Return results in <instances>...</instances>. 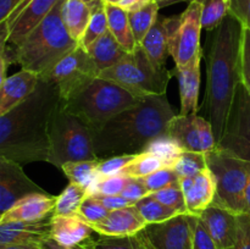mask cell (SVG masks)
Listing matches in <instances>:
<instances>
[{
	"mask_svg": "<svg viewBox=\"0 0 250 249\" xmlns=\"http://www.w3.org/2000/svg\"><path fill=\"white\" fill-rule=\"evenodd\" d=\"M243 24L231 14L209 32L207 60V90L203 102L207 119L219 143L224 136L231 103L242 82Z\"/></svg>",
	"mask_w": 250,
	"mask_h": 249,
	"instance_id": "obj_1",
	"label": "cell"
},
{
	"mask_svg": "<svg viewBox=\"0 0 250 249\" xmlns=\"http://www.w3.org/2000/svg\"><path fill=\"white\" fill-rule=\"evenodd\" d=\"M60 102L56 85L41 78L28 99L0 116V156L21 165L48 160L49 124Z\"/></svg>",
	"mask_w": 250,
	"mask_h": 249,
	"instance_id": "obj_2",
	"label": "cell"
},
{
	"mask_svg": "<svg viewBox=\"0 0 250 249\" xmlns=\"http://www.w3.org/2000/svg\"><path fill=\"white\" fill-rule=\"evenodd\" d=\"M173 116L166 94L144 98L92 132L95 155L106 159L143 153L149 142L167 133Z\"/></svg>",
	"mask_w": 250,
	"mask_h": 249,
	"instance_id": "obj_3",
	"label": "cell"
},
{
	"mask_svg": "<svg viewBox=\"0 0 250 249\" xmlns=\"http://www.w3.org/2000/svg\"><path fill=\"white\" fill-rule=\"evenodd\" d=\"M62 2L63 0H60L23 41L1 49L10 65L19 63L23 70L36 72L43 78L63 56L80 45L68 34L62 22Z\"/></svg>",
	"mask_w": 250,
	"mask_h": 249,
	"instance_id": "obj_4",
	"label": "cell"
},
{
	"mask_svg": "<svg viewBox=\"0 0 250 249\" xmlns=\"http://www.w3.org/2000/svg\"><path fill=\"white\" fill-rule=\"evenodd\" d=\"M141 100L121 85L97 77L70 99L62 100V106L94 132L120 112L136 106Z\"/></svg>",
	"mask_w": 250,
	"mask_h": 249,
	"instance_id": "obj_5",
	"label": "cell"
},
{
	"mask_svg": "<svg viewBox=\"0 0 250 249\" xmlns=\"http://www.w3.org/2000/svg\"><path fill=\"white\" fill-rule=\"evenodd\" d=\"M92 129L80 117L63 109L62 99L49 124V156L46 163L60 167L71 161L95 160Z\"/></svg>",
	"mask_w": 250,
	"mask_h": 249,
	"instance_id": "obj_6",
	"label": "cell"
},
{
	"mask_svg": "<svg viewBox=\"0 0 250 249\" xmlns=\"http://www.w3.org/2000/svg\"><path fill=\"white\" fill-rule=\"evenodd\" d=\"M173 73L175 68L170 71L165 66L155 65L138 45L119 63L102 71L99 77L121 85L138 99H144L165 95Z\"/></svg>",
	"mask_w": 250,
	"mask_h": 249,
	"instance_id": "obj_7",
	"label": "cell"
},
{
	"mask_svg": "<svg viewBox=\"0 0 250 249\" xmlns=\"http://www.w3.org/2000/svg\"><path fill=\"white\" fill-rule=\"evenodd\" d=\"M208 167L216 181L215 205L244 214V192L250 178V163L215 149L207 153Z\"/></svg>",
	"mask_w": 250,
	"mask_h": 249,
	"instance_id": "obj_8",
	"label": "cell"
},
{
	"mask_svg": "<svg viewBox=\"0 0 250 249\" xmlns=\"http://www.w3.org/2000/svg\"><path fill=\"white\" fill-rule=\"evenodd\" d=\"M202 29V0L189 2L182 14L172 16L170 56H172L176 68L187 67L195 59L204 55L200 45Z\"/></svg>",
	"mask_w": 250,
	"mask_h": 249,
	"instance_id": "obj_9",
	"label": "cell"
},
{
	"mask_svg": "<svg viewBox=\"0 0 250 249\" xmlns=\"http://www.w3.org/2000/svg\"><path fill=\"white\" fill-rule=\"evenodd\" d=\"M99 75L100 70L88 51L80 44L71 53L63 56L42 80L55 84L61 99L67 100L94 78L99 77Z\"/></svg>",
	"mask_w": 250,
	"mask_h": 249,
	"instance_id": "obj_10",
	"label": "cell"
},
{
	"mask_svg": "<svg viewBox=\"0 0 250 249\" xmlns=\"http://www.w3.org/2000/svg\"><path fill=\"white\" fill-rule=\"evenodd\" d=\"M139 233L149 249H193L190 214H180L166 221L148 224Z\"/></svg>",
	"mask_w": 250,
	"mask_h": 249,
	"instance_id": "obj_11",
	"label": "cell"
},
{
	"mask_svg": "<svg viewBox=\"0 0 250 249\" xmlns=\"http://www.w3.org/2000/svg\"><path fill=\"white\" fill-rule=\"evenodd\" d=\"M45 190L24 173L21 164L0 156V212L4 214L17 202Z\"/></svg>",
	"mask_w": 250,
	"mask_h": 249,
	"instance_id": "obj_12",
	"label": "cell"
},
{
	"mask_svg": "<svg viewBox=\"0 0 250 249\" xmlns=\"http://www.w3.org/2000/svg\"><path fill=\"white\" fill-rule=\"evenodd\" d=\"M60 0H29L20 7L5 21L0 22V27L9 31V45H16L23 41L56 6Z\"/></svg>",
	"mask_w": 250,
	"mask_h": 249,
	"instance_id": "obj_13",
	"label": "cell"
},
{
	"mask_svg": "<svg viewBox=\"0 0 250 249\" xmlns=\"http://www.w3.org/2000/svg\"><path fill=\"white\" fill-rule=\"evenodd\" d=\"M250 138V92L242 82L238 83L231 103L226 127L217 148H224L236 141Z\"/></svg>",
	"mask_w": 250,
	"mask_h": 249,
	"instance_id": "obj_14",
	"label": "cell"
},
{
	"mask_svg": "<svg viewBox=\"0 0 250 249\" xmlns=\"http://www.w3.org/2000/svg\"><path fill=\"white\" fill-rule=\"evenodd\" d=\"M199 217L219 249H233L238 233V215L212 204Z\"/></svg>",
	"mask_w": 250,
	"mask_h": 249,
	"instance_id": "obj_15",
	"label": "cell"
},
{
	"mask_svg": "<svg viewBox=\"0 0 250 249\" xmlns=\"http://www.w3.org/2000/svg\"><path fill=\"white\" fill-rule=\"evenodd\" d=\"M41 82V76L32 71L23 70L7 76L0 83V116L5 115L28 99Z\"/></svg>",
	"mask_w": 250,
	"mask_h": 249,
	"instance_id": "obj_16",
	"label": "cell"
},
{
	"mask_svg": "<svg viewBox=\"0 0 250 249\" xmlns=\"http://www.w3.org/2000/svg\"><path fill=\"white\" fill-rule=\"evenodd\" d=\"M51 216L38 221H11L0 224V247L10 244H41L51 236Z\"/></svg>",
	"mask_w": 250,
	"mask_h": 249,
	"instance_id": "obj_17",
	"label": "cell"
},
{
	"mask_svg": "<svg viewBox=\"0 0 250 249\" xmlns=\"http://www.w3.org/2000/svg\"><path fill=\"white\" fill-rule=\"evenodd\" d=\"M97 234L102 236H133L146 226V220L134 205L112 210L102 221L90 225Z\"/></svg>",
	"mask_w": 250,
	"mask_h": 249,
	"instance_id": "obj_18",
	"label": "cell"
},
{
	"mask_svg": "<svg viewBox=\"0 0 250 249\" xmlns=\"http://www.w3.org/2000/svg\"><path fill=\"white\" fill-rule=\"evenodd\" d=\"M56 197L48 193H36L17 202L11 209L1 214L0 224L11 221H38L53 215Z\"/></svg>",
	"mask_w": 250,
	"mask_h": 249,
	"instance_id": "obj_19",
	"label": "cell"
},
{
	"mask_svg": "<svg viewBox=\"0 0 250 249\" xmlns=\"http://www.w3.org/2000/svg\"><path fill=\"white\" fill-rule=\"evenodd\" d=\"M95 233L89 224L81 219L78 215L75 216H51V236L59 246L76 247L84 243L87 239Z\"/></svg>",
	"mask_w": 250,
	"mask_h": 249,
	"instance_id": "obj_20",
	"label": "cell"
},
{
	"mask_svg": "<svg viewBox=\"0 0 250 249\" xmlns=\"http://www.w3.org/2000/svg\"><path fill=\"white\" fill-rule=\"evenodd\" d=\"M183 193L188 214L199 216L205 209L211 207L216 198V181L211 170L208 167L193 177L190 186Z\"/></svg>",
	"mask_w": 250,
	"mask_h": 249,
	"instance_id": "obj_21",
	"label": "cell"
},
{
	"mask_svg": "<svg viewBox=\"0 0 250 249\" xmlns=\"http://www.w3.org/2000/svg\"><path fill=\"white\" fill-rule=\"evenodd\" d=\"M203 56L195 59L187 67H175V72L178 78L180 84V99L181 110L180 115H198L199 111V98L200 89V61Z\"/></svg>",
	"mask_w": 250,
	"mask_h": 249,
	"instance_id": "obj_22",
	"label": "cell"
},
{
	"mask_svg": "<svg viewBox=\"0 0 250 249\" xmlns=\"http://www.w3.org/2000/svg\"><path fill=\"white\" fill-rule=\"evenodd\" d=\"M171 28H172V16L165 17L159 15L154 26L139 44L149 59L158 66L165 65L166 60L170 56Z\"/></svg>",
	"mask_w": 250,
	"mask_h": 249,
	"instance_id": "obj_23",
	"label": "cell"
},
{
	"mask_svg": "<svg viewBox=\"0 0 250 249\" xmlns=\"http://www.w3.org/2000/svg\"><path fill=\"white\" fill-rule=\"evenodd\" d=\"M94 9L87 0H63L61 6L62 22L68 34L78 43L87 31Z\"/></svg>",
	"mask_w": 250,
	"mask_h": 249,
	"instance_id": "obj_24",
	"label": "cell"
},
{
	"mask_svg": "<svg viewBox=\"0 0 250 249\" xmlns=\"http://www.w3.org/2000/svg\"><path fill=\"white\" fill-rule=\"evenodd\" d=\"M167 134L177 141L185 151L204 153L197 126V115H175L168 124Z\"/></svg>",
	"mask_w": 250,
	"mask_h": 249,
	"instance_id": "obj_25",
	"label": "cell"
},
{
	"mask_svg": "<svg viewBox=\"0 0 250 249\" xmlns=\"http://www.w3.org/2000/svg\"><path fill=\"white\" fill-rule=\"evenodd\" d=\"M85 50L88 51L100 72L119 63L129 54L126 49L120 45L110 31H107Z\"/></svg>",
	"mask_w": 250,
	"mask_h": 249,
	"instance_id": "obj_26",
	"label": "cell"
},
{
	"mask_svg": "<svg viewBox=\"0 0 250 249\" xmlns=\"http://www.w3.org/2000/svg\"><path fill=\"white\" fill-rule=\"evenodd\" d=\"M105 11L109 23V31L115 37L120 45L128 53H133L138 46L129 23L128 12L116 5L105 4Z\"/></svg>",
	"mask_w": 250,
	"mask_h": 249,
	"instance_id": "obj_27",
	"label": "cell"
},
{
	"mask_svg": "<svg viewBox=\"0 0 250 249\" xmlns=\"http://www.w3.org/2000/svg\"><path fill=\"white\" fill-rule=\"evenodd\" d=\"M100 159L95 160H83V161H71L61 166V170L65 173L71 183L81 186L85 190L89 189L99 178L98 175V165Z\"/></svg>",
	"mask_w": 250,
	"mask_h": 249,
	"instance_id": "obj_28",
	"label": "cell"
},
{
	"mask_svg": "<svg viewBox=\"0 0 250 249\" xmlns=\"http://www.w3.org/2000/svg\"><path fill=\"white\" fill-rule=\"evenodd\" d=\"M159 10H160V6L158 5V2L150 0L148 4L142 6L141 9L128 12L132 32H133L134 39H136L138 45L142 43L144 37L146 36V33L150 31V28L158 20Z\"/></svg>",
	"mask_w": 250,
	"mask_h": 249,
	"instance_id": "obj_29",
	"label": "cell"
},
{
	"mask_svg": "<svg viewBox=\"0 0 250 249\" xmlns=\"http://www.w3.org/2000/svg\"><path fill=\"white\" fill-rule=\"evenodd\" d=\"M81 246L85 249H149L141 233L124 237L98 234L97 238L90 237Z\"/></svg>",
	"mask_w": 250,
	"mask_h": 249,
	"instance_id": "obj_30",
	"label": "cell"
},
{
	"mask_svg": "<svg viewBox=\"0 0 250 249\" xmlns=\"http://www.w3.org/2000/svg\"><path fill=\"white\" fill-rule=\"evenodd\" d=\"M87 190L76 183H71L56 197L53 215L55 216H75L87 198Z\"/></svg>",
	"mask_w": 250,
	"mask_h": 249,
	"instance_id": "obj_31",
	"label": "cell"
},
{
	"mask_svg": "<svg viewBox=\"0 0 250 249\" xmlns=\"http://www.w3.org/2000/svg\"><path fill=\"white\" fill-rule=\"evenodd\" d=\"M144 151L160 159L166 167L172 168L176 160L180 158L181 154L185 150L181 148L177 141H175L172 137L166 133L149 142Z\"/></svg>",
	"mask_w": 250,
	"mask_h": 249,
	"instance_id": "obj_32",
	"label": "cell"
},
{
	"mask_svg": "<svg viewBox=\"0 0 250 249\" xmlns=\"http://www.w3.org/2000/svg\"><path fill=\"white\" fill-rule=\"evenodd\" d=\"M134 207L138 209L139 214L146 220V225L166 221L168 219H172L176 215H180V212L166 207L159 200L154 199L151 195H146L143 199L138 200Z\"/></svg>",
	"mask_w": 250,
	"mask_h": 249,
	"instance_id": "obj_33",
	"label": "cell"
},
{
	"mask_svg": "<svg viewBox=\"0 0 250 249\" xmlns=\"http://www.w3.org/2000/svg\"><path fill=\"white\" fill-rule=\"evenodd\" d=\"M173 171L180 178L195 177L208 168L207 154L197 151H183L173 165Z\"/></svg>",
	"mask_w": 250,
	"mask_h": 249,
	"instance_id": "obj_34",
	"label": "cell"
},
{
	"mask_svg": "<svg viewBox=\"0 0 250 249\" xmlns=\"http://www.w3.org/2000/svg\"><path fill=\"white\" fill-rule=\"evenodd\" d=\"M164 167H166V166L164 165L160 159L143 151V153L137 154L136 158L122 170L121 173L128 176V177L142 178L151 175V173L156 172V171Z\"/></svg>",
	"mask_w": 250,
	"mask_h": 249,
	"instance_id": "obj_35",
	"label": "cell"
},
{
	"mask_svg": "<svg viewBox=\"0 0 250 249\" xmlns=\"http://www.w3.org/2000/svg\"><path fill=\"white\" fill-rule=\"evenodd\" d=\"M229 6L226 0H202L203 29L214 31L229 14Z\"/></svg>",
	"mask_w": 250,
	"mask_h": 249,
	"instance_id": "obj_36",
	"label": "cell"
},
{
	"mask_svg": "<svg viewBox=\"0 0 250 249\" xmlns=\"http://www.w3.org/2000/svg\"><path fill=\"white\" fill-rule=\"evenodd\" d=\"M107 31H109V23H107V16L106 11H105V2H103L102 5L95 7L94 11H93L87 31H85L80 44L83 48L87 49L100 37L104 36Z\"/></svg>",
	"mask_w": 250,
	"mask_h": 249,
	"instance_id": "obj_37",
	"label": "cell"
},
{
	"mask_svg": "<svg viewBox=\"0 0 250 249\" xmlns=\"http://www.w3.org/2000/svg\"><path fill=\"white\" fill-rule=\"evenodd\" d=\"M149 195H151L154 199L163 203L166 207L178 211L180 214H188L187 205H186L185 193H183L182 188H181L180 181L167 186V187L163 188V189L158 190V192L151 193V194Z\"/></svg>",
	"mask_w": 250,
	"mask_h": 249,
	"instance_id": "obj_38",
	"label": "cell"
},
{
	"mask_svg": "<svg viewBox=\"0 0 250 249\" xmlns=\"http://www.w3.org/2000/svg\"><path fill=\"white\" fill-rule=\"evenodd\" d=\"M128 176L120 175L111 177L98 178L92 187L87 190L88 195H121L122 190L126 187Z\"/></svg>",
	"mask_w": 250,
	"mask_h": 249,
	"instance_id": "obj_39",
	"label": "cell"
},
{
	"mask_svg": "<svg viewBox=\"0 0 250 249\" xmlns=\"http://www.w3.org/2000/svg\"><path fill=\"white\" fill-rule=\"evenodd\" d=\"M142 181L146 185L148 192L151 194V193L158 192V190L163 189V188L167 187V186L172 185V183L178 182L180 177L173 171V168L164 167L158 170L156 172L151 173V175L142 177Z\"/></svg>",
	"mask_w": 250,
	"mask_h": 249,
	"instance_id": "obj_40",
	"label": "cell"
},
{
	"mask_svg": "<svg viewBox=\"0 0 250 249\" xmlns=\"http://www.w3.org/2000/svg\"><path fill=\"white\" fill-rule=\"evenodd\" d=\"M110 210H107L99 200L93 195H87L84 202L82 203L78 211V216L84 220L87 224L92 225L95 222L102 221L103 219L109 215Z\"/></svg>",
	"mask_w": 250,
	"mask_h": 249,
	"instance_id": "obj_41",
	"label": "cell"
},
{
	"mask_svg": "<svg viewBox=\"0 0 250 249\" xmlns=\"http://www.w3.org/2000/svg\"><path fill=\"white\" fill-rule=\"evenodd\" d=\"M136 155L137 154H128V155H117L111 156V158L100 159L99 165H98L99 178L120 175L122 170L136 158Z\"/></svg>",
	"mask_w": 250,
	"mask_h": 249,
	"instance_id": "obj_42",
	"label": "cell"
},
{
	"mask_svg": "<svg viewBox=\"0 0 250 249\" xmlns=\"http://www.w3.org/2000/svg\"><path fill=\"white\" fill-rule=\"evenodd\" d=\"M193 232V249H219L207 226L197 215H190Z\"/></svg>",
	"mask_w": 250,
	"mask_h": 249,
	"instance_id": "obj_43",
	"label": "cell"
},
{
	"mask_svg": "<svg viewBox=\"0 0 250 249\" xmlns=\"http://www.w3.org/2000/svg\"><path fill=\"white\" fill-rule=\"evenodd\" d=\"M150 193L146 189V185L143 183L142 178H136V177H128V181L126 183V187L122 190L121 195L126 199H128L129 202H132L133 204H136L138 200L143 199L146 195H149Z\"/></svg>",
	"mask_w": 250,
	"mask_h": 249,
	"instance_id": "obj_44",
	"label": "cell"
},
{
	"mask_svg": "<svg viewBox=\"0 0 250 249\" xmlns=\"http://www.w3.org/2000/svg\"><path fill=\"white\" fill-rule=\"evenodd\" d=\"M242 83L250 92V31L243 29L242 43Z\"/></svg>",
	"mask_w": 250,
	"mask_h": 249,
	"instance_id": "obj_45",
	"label": "cell"
},
{
	"mask_svg": "<svg viewBox=\"0 0 250 249\" xmlns=\"http://www.w3.org/2000/svg\"><path fill=\"white\" fill-rule=\"evenodd\" d=\"M229 11L243 24L244 28L250 31V0H232Z\"/></svg>",
	"mask_w": 250,
	"mask_h": 249,
	"instance_id": "obj_46",
	"label": "cell"
},
{
	"mask_svg": "<svg viewBox=\"0 0 250 249\" xmlns=\"http://www.w3.org/2000/svg\"><path fill=\"white\" fill-rule=\"evenodd\" d=\"M233 249H250V215H238V233Z\"/></svg>",
	"mask_w": 250,
	"mask_h": 249,
	"instance_id": "obj_47",
	"label": "cell"
},
{
	"mask_svg": "<svg viewBox=\"0 0 250 249\" xmlns=\"http://www.w3.org/2000/svg\"><path fill=\"white\" fill-rule=\"evenodd\" d=\"M220 150L226 151L229 155L238 158L241 160L248 161L250 163V138L249 139H242V141L232 142V143L227 144L224 148H217Z\"/></svg>",
	"mask_w": 250,
	"mask_h": 249,
	"instance_id": "obj_48",
	"label": "cell"
},
{
	"mask_svg": "<svg viewBox=\"0 0 250 249\" xmlns=\"http://www.w3.org/2000/svg\"><path fill=\"white\" fill-rule=\"evenodd\" d=\"M93 197L97 198V199L99 200L107 210H110V211L134 205L133 203L129 202L128 199L124 198L122 195H93Z\"/></svg>",
	"mask_w": 250,
	"mask_h": 249,
	"instance_id": "obj_49",
	"label": "cell"
},
{
	"mask_svg": "<svg viewBox=\"0 0 250 249\" xmlns=\"http://www.w3.org/2000/svg\"><path fill=\"white\" fill-rule=\"evenodd\" d=\"M28 1L29 0H0V22L5 21Z\"/></svg>",
	"mask_w": 250,
	"mask_h": 249,
	"instance_id": "obj_50",
	"label": "cell"
},
{
	"mask_svg": "<svg viewBox=\"0 0 250 249\" xmlns=\"http://www.w3.org/2000/svg\"><path fill=\"white\" fill-rule=\"evenodd\" d=\"M105 4L110 5H116L120 6L121 9L126 10L127 12L136 11V10L141 9L142 6H144L146 4H148L150 0H103Z\"/></svg>",
	"mask_w": 250,
	"mask_h": 249,
	"instance_id": "obj_51",
	"label": "cell"
},
{
	"mask_svg": "<svg viewBox=\"0 0 250 249\" xmlns=\"http://www.w3.org/2000/svg\"><path fill=\"white\" fill-rule=\"evenodd\" d=\"M41 248L42 249H85L83 246L68 247V248H67V247H61V246H59V244L51 238H48V239H45L44 242H42Z\"/></svg>",
	"mask_w": 250,
	"mask_h": 249,
	"instance_id": "obj_52",
	"label": "cell"
},
{
	"mask_svg": "<svg viewBox=\"0 0 250 249\" xmlns=\"http://www.w3.org/2000/svg\"><path fill=\"white\" fill-rule=\"evenodd\" d=\"M0 249H41V244H36V243L10 244V246L0 247Z\"/></svg>",
	"mask_w": 250,
	"mask_h": 249,
	"instance_id": "obj_53",
	"label": "cell"
},
{
	"mask_svg": "<svg viewBox=\"0 0 250 249\" xmlns=\"http://www.w3.org/2000/svg\"><path fill=\"white\" fill-rule=\"evenodd\" d=\"M244 214L250 215V178L244 192Z\"/></svg>",
	"mask_w": 250,
	"mask_h": 249,
	"instance_id": "obj_54",
	"label": "cell"
},
{
	"mask_svg": "<svg viewBox=\"0 0 250 249\" xmlns=\"http://www.w3.org/2000/svg\"><path fill=\"white\" fill-rule=\"evenodd\" d=\"M154 1L158 2V5L161 7H166V6H170V5L173 4H178V2H183V1H194V0H154Z\"/></svg>",
	"mask_w": 250,
	"mask_h": 249,
	"instance_id": "obj_55",
	"label": "cell"
},
{
	"mask_svg": "<svg viewBox=\"0 0 250 249\" xmlns=\"http://www.w3.org/2000/svg\"><path fill=\"white\" fill-rule=\"evenodd\" d=\"M87 1L89 2L90 5H93V6H94V7L99 6L100 4H103V2H104V1H103V0H87Z\"/></svg>",
	"mask_w": 250,
	"mask_h": 249,
	"instance_id": "obj_56",
	"label": "cell"
},
{
	"mask_svg": "<svg viewBox=\"0 0 250 249\" xmlns=\"http://www.w3.org/2000/svg\"><path fill=\"white\" fill-rule=\"evenodd\" d=\"M226 1H227V2H229H229H231V1H232V0H226Z\"/></svg>",
	"mask_w": 250,
	"mask_h": 249,
	"instance_id": "obj_57",
	"label": "cell"
},
{
	"mask_svg": "<svg viewBox=\"0 0 250 249\" xmlns=\"http://www.w3.org/2000/svg\"><path fill=\"white\" fill-rule=\"evenodd\" d=\"M41 249H42V248H41Z\"/></svg>",
	"mask_w": 250,
	"mask_h": 249,
	"instance_id": "obj_58",
	"label": "cell"
}]
</instances>
